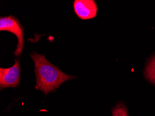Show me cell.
Here are the masks:
<instances>
[{"mask_svg":"<svg viewBox=\"0 0 155 116\" xmlns=\"http://www.w3.org/2000/svg\"><path fill=\"white\" fill-rule=\"evenodd\" d=\"M30 55L35 63V87L46 95L55 91L65 82L77 78L63 72L47 60L44 55H40L34 51Z\"/></svg>","mask_w":155,"mask_h":116,"instance_id":"obj_1","label":"cell"},{"mask_svg":"<svg viewBox=\"0 0 155 116\" xmlns=\"http://www.w3.org/2000/svg\"><path fill=\"white\" fill-rule=\"evenodd\" d=\"M0 31L11 32L16 35L18 39V44L14 52V55L17 57L21 56L24 48V28L19 20L12 15L1 17Z\"/></svg>","mask_w":155,"mask_h":116,"instance_id":"obj_2","label":"cell"},{"mask_svg":"<svg viewBox=\"0 0 155 116\" xmlns=\"http://www.w3.org/2000/svg\"><path fill=\"white\" fill-rule=\"evenodd\" d=\"M21 69L20 60L15 59L12 67L7 68H0V89L16 88L21 80Z\"/></svg>","mask_w":155,"mask_h":116,"instance_id":"obj_3","label":"cell"},{"mask_svg":"<svg viewBox=\"0 0 155 116\" xmlns=\"http://www.w3.org/2000/svg\"><path fill=\"white\" fill-rule=\"evenodd\" d=\"M74 11L81 20H87L96 17L97 7L94 0H75Z\"/></svg>","mask_w":155,"mask_h":116,"instance_id":"obj_4","label":"cell"},{"mask_svg":"<svg viewBox=\"0 0 155 116\" xmlns=\"http://www.w3.org/2000/svg\"><path fill=\"white\" fill-rule=\"evenodd\" d=\"M145 76L148 81L155 84V55L147 64L145 68Z\"/></svg>","mask_w":155,"mask_h":116,"instance_id":"obj_5","label":"cell"},{"mask_svg":"<svg viewBox=\"0 0 155 116\" xmlns=\"http://www.w3.org/2000/svg\"><path fill=\"white\" fill-rule=\"evenodd\" d=\"M112 116H129L126 106L122 103L112 109Z\"/></svg>","mask_w":155,"mask_h":116,"instance_id":"obj_6","label":"cell"}]
</instances>
